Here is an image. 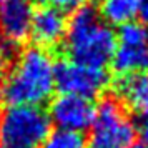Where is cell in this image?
<instances>
[{
    "label": "cell",
    "instance_id": "1",
    "mask_svg": "<svg viewBox=\"0 0 148 148\" xmlns=\"http://www.w3.org/2000/svg\"><path fill=\"white\" fill-rule=\"evenodd\" d=\"M55 90V60L45 48L30 47L17 55L2 82L0 97L8 107H40Z\"/></svg>",
    "mask_w": 148,
    "mask_h": 148
},
{
    "label": "cell",
    "instance_id": "2",
    "mask_svg": "<svg viewBox=\"0 0 148 148\" xmlns=\"http://www.w3.org/2000/svg\"><path fill=\"white\" fill-rule=\"evenodd\" d=\"M63 40L70 60L105 68L113 57L116 34L93 8L82 7L68 20Z\"/></svg>",
    "mask_w": 148,
    "mask_h": 148
},
{
    "label": "cell",
    "instance_id": "3",
    "mask_svg": "<svg viewBox=\"0 0 148 148\" xmlns=\"http://www.w3.org/2000/svg\"><path fill=\"white\" fill-rule=\"evenodd\" d=\"M136 128L118 100L105 98L95 110L87 148H132Z\"/></svg>",
    "mask_w": 148,
    "mask_h": 148
},
{
    "label": "cell",
    "instance_id": "4",
    "mask_svg": "<svg viewBox=\"0 0 148 148\" xmlns=\"http://www.w3.org/2000/svg\"><path fill=\"white\" fill-rule=\"evenodd\" d=\"M48 113L40 107H8L0 118V145L38 148L50 133Z\"/></svg>",
    "mask_w": 148,
    "mask_h": 148
},
{
    "label": "cell",
    "instance_id": "5",
    "mask_svg": "<svg viewBox=\"0 0 148 148\" xmlns=\"http://www.w3.org/2000/svg\"><path fill=\"white\" fill-rule=\"evenodd\" d=\"M110 83L107 70L85 65L75 60L55 63V88L65 95H75L92 100L105 92Z\"/></svg>",
    "mask_w": 148,
    "mask_h": 148
},
{
    "label": "cell",
    "instance_id": "6",
    "mask_svg": "<svg viewBox=\"0 0 148 148\" xmlns=\"http://www.w3.org/2000/svg\"><path fill=\"white\" fill-rule=\"evenodd\" d=\"M112 65L121 77L148 68V30L138 22L120 27L116 34Z\"/></svg>",
    "mask_w": 148,
    "mask_h": 148
},
{
    "label": "cell",
    "instance_id": "7",
    "mask_svg": "<svg viewBox=\"0 0 148 148\" xmlns=\"http://www.w3.org/2000/svg\"><path fill=\"white\" fill-rule=\"evenodd\" d=\"M95 110L97 107L88 98L60 93L50 103L48 118H50V123H55L57 128L60 130L82 133L92 127Z\"/></svg>",
    "mask_w": 148,
    "mask_h": 148
},
{
    "label": "cell",
    "instance_id": "8",
    "mask_svg": "<svg viewBox=\"0 0 148 148\" xmlns=\"http://www.w3.org/2000/svg\"><path fill=\"white\" fill-rule=\"evenodd\" d=\"M34 12L30 0H5L0 7L2 37L14 42L15 45L27 40L30 37Z\"/></svg>",
    "mask_w": 148,
    "mask_h": 148
},
{
    "label": "cell",
    "instance_id": "9",
    "mask_svg": "<svg viewBox=\"0 0 148 148\" xmlns=\"http://www.w3.org/2000/svg\"><path fill=\"white\" fill-rule=\"evenodd\" d=\"M68 20L65 14L53 5H42L34 12L30 35L37 45L47 50L48 47L58 45L67 34Z\"/></svg>",
    "mask_w": 148,
    "mask_h": 148
},
{
    "label": "cell",
    "instance_id": "10",
    "mask_svg": "<svg viewBox=\"0 0 148 148\" xmlns=\"http://www.w3.org/2000/svg\"><path fill=\"white\" fill-rule=\"evenodd\" d=\"M116 92L135 112L148 113V70L121 77L116 83Z\"/></svg>",
    "mask_w": 148,
    "mask_h": 148
},
{
    "label": "cell",
    "instance_id": "11",
    "mask_svg": "<svg viewBox=\"0 0 148 148\" xmlns=\"http://www.w3.org/2000/svg\"><path fill=\"white\" fill-rule=\"evenodd\" d=\"M141 0H100V17L108 25L123 27L135 22Z\"/></svg>",
    "mask_w": 148,
    "mask_h": 148
},
{
    "label": "cell",
    "instance_id": "12",
    "mask_svg": "<svg viewBox=\"0 0 148 148\" xmlns=\"http://www.w3.org/2000/svg\"><path fill=\"white\" fill-rule=\"evenodd\" d=\"M40 148H87V138L83 136V133L78 132L57 128L48 133Z\"/></svg>",
    "mask_w": 148,
    "mask_h": 148
},
{
    "label": "cell",
    "instance_id": "13",
    "mask_svg": "<svg viewBox=\"0 0 148 148\" xmlns=\"http://www.w3.org/2000/svg\"><path fill=\"white\" fill-rule=\"evenodd\" d=\"M17 58V45L7 38H0V65L10 63Z\"/></svg>",
    "mask_w": 148,
    "mask_h": 148
},
{
    "label": "cell",
    "instance_id": "14",
    "mask_svg": "<svg viewBox=\"0 0 148 148\" xmlns=\"http://www.w3.org/2000/svg\"><path fill=\"white\" fill-rule=\"evenodd\" d=\"M50 5L57 7L58 10L65 12V10H78V8L85 7L88 3V0H48Z\"/></svg>",
    "mask_w": 148,
    "mask_h": 148
},
{
    "label": "cell",
    "instance_id": "15",
    "mask_svg": "<svg viewBox=\"0 0 148 148\" xmlns=\"http://www.w3.org/2000/svg\"><path fill=\"white\" fill-rule=\"evenodd\" d=\"M138 133H140V140H141V147L148 148V113L141 115L140 123H138Z\"/></svg>",
    "mask_w": 148,
    "mask_h": 148
},
{
    "label": "cell",
    "instance_id": "16",
    "mask_svg": "<svg viewBox=\"0 0 148 148\" xmlns=\"http://www.w3.org/2000/svg\"><path fill=\"white\" fill-rule=\"evenodd\" d=\"M143 20L148 22V0H141L140 2V14H138Z\"/></svg>",
    "mask_w": 148,
    "mask_h": 148
},
{
    "label": "cell",
    "instance_id": "17",
    "mask_svg": "<svg viewBox=\"0 0 148 148\" xmlns=\"http://www.w3.org/2000/svg\"><path fill=\"white\" fill-rule=\"evenodd\" d=\"M132 148H143V147H141L140 143H138V145H133V147H132Z\"/></svg>",
    "mask_w": 148,
    "mask_h": 148
},
{
    "label": "cell",
    "instance_id": "18",
    "mask_svg": "<svg viewBox=\"0 0 148 148\" xmlns=\"http://www.w3.org/2000/svg\"><path fill=\"white\" fill-rule=\"evenodd\" d=\"M0 148H17V147H5V145H0Z\"/></svg>",
    "mask_w": 148,
    "mask_h": 148
},
{
    "label": "cell",
    "instance_id": "19",
    "mask_svg": "<svg viewBox=\"0 0 148 148\" xmlns=\"http://www.w3.org/2000/svg\"><path fill=\"white\" fill-rule=\"evenodd\" d=\"M2 82H3V78L0 77V92H2Z\"/></svg>",
    "mask_w": 148,
    "mask_h": 148
},
{
    "label": "cell",
    "instance_id": "20",
    "mask_svg": "<svg viewBox=\"0 0 148 148\" xmlns=\"http://www.w3.org/2000/svg\"><path fill=\"white\" fill-rule=\"evenodd\" d=\"M0 2H5V0H0Z\"/></svg>",
    "mask_w": 148,
    "mask_h": 148
}]
</instances>
